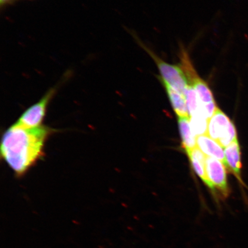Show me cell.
Returning <instances> with one entry per match:
<instances>
[{
  "mask_svg": "<svg viewBox=\"0 0 248 248\" xmlns=\"http://www.w3.org/2000/svg\"><path fill=\"white\" fill-rule=\"evenodd\" d=\"M190 126L195 136L204 135L207 133L209 120L202 114H197L191 117Z\"/></svg>",
  "mask_w": 248,
  "mask_h": 248,
  "instance_id": "4fadbf2b",
  "label": "cell"
},
{
  "mask_svg": "<svg viewBox=\"0 0 248 248\" xmlns=\"http://www.w3.org/2000/svg\"><path fill=\"white\" fill-rule=\"evenodd\" d=\"M207 135L225 148L238 139L233 123L218 108L209 120Z\"/></svg>",
  "mask_w": 248,
  "mask_h": 248,
  "instance_id": "277c9868",
  "label": "cell"
},
{
  "mask_svg": "<svg viewBox=\"0 0 248 248\" xmlns=\"http://www.w3.org/2000/svg\"><path fill=\"white\" fill-rule=\"evenodd\" d=\"M187 153L189 159L190 160L192 166H193L195 172L202 180L204 184L207 186L209 188L213 191V188L210 184L206 175L205 161L206 156L199 148L195 147L192 150L186 151Z\"/></svg>",
  "mask_w": 248,
  "mask_h": 248,
  "instance_id": "9c48e42d",
  "label": "cell"
},
{
  "mask_svg": "<svg viewBox=\"0 0 248 248\" xmlns=\"http://www.w3.org/2000/svg\"><path fill=\"white\" fill-rule=\"evenodd\" d=\"M197 146L206 156L215 158L225 166V152L218 142L207 135L198 136Z\"/></svg>",
  "mask_w": 248,
  "mask_h": 248,
  "instance_id": "ba28073f",
  "label": "cell"
},
{
  "mask_svg": "<svg viewBox=\"0 0 248 248\" xmlns=\"http://www.w3.org/2000/svg\"><path fill=\"white\" fill-rule=\"evenodd\" d=\"M190 122L188 117H179L178 123L183 148L186 151L197 147L196 138L191 131Z\"/></svg>",
  "mask_w": 248,
  "mask_h": 248,
  "instance_id": "8fae6325",
  "label": "cell"
},
{
  "mask_svg": "<svg viewBox=\"0 0 248 248\" xmlns=\"http://www.w3.org/2000/svg\"><path fill=\"white\" fill-rule=\"evenodd\" d=\"M205 167L207 178L212 186L213 192L216 190L223 197H228L230 190L224 164L215 158L206 156Z\"/></svg>",
  "mask_w": 248,
  "mask_h": 248,
  "instance_id": "8992f818",
  "label": "cell"
},
{
  "mask_svg": "<svg viewBox=\"0 0 248 248\" xmlns=\"http://www.w3.org/2000/svg\"><path fill=\"white\" fill-rule=\"evenodd\" d=\"M165 88L167 94L175 112L179 117H188L185 96L177 90L164 82H160Z\"/></svg>",
  "mask_w": 248,
  "mask_h": 248,
  "instance_id": "30bf717a",
  "label": "cell"
},
{
  "mask_svg": "<svg viewBox=\"0 0 248 248\" xmlns=\"http://www.w3.org/2000/svg\"><path fill=\"white\" fill-rule=\"evenodd\" d=\"M140 45L153 58L159 71L160 76L158 78L160 82H164L172 88L177 90L185 96L188 82L187 79L179 65H173L167 63L155 53L151 49L147 47L143 43L139 41Z\"/></svg>",
  "mask_w": 248,
  "mask_h": 248,
  "instance_id": "3957f363",
  "label": "cell"
},
{
  "mask_svg": "<svg viewBox=\"0 0 248 248\" xmlns=\"http://www.w3.org/2000/svg\"><path fill=\"white\" fill-rule=\"evenodd\" d=\"M57 91L56 87L49 89L38 102L28 108L16 123L27 128L42 126L49 102Z\"/></svg>",
  "mask_w": 248,
  "mask_h": 248,
  "instance_id": "5b68a950",
  "label": "cell"
},
{
  "mask_svg": "<svg viewBox=\"0 0 248 248\" xmlns=\"http://www.w3.org/2000/svg\"><path fill=\"white\" fill-rule=\"evenodd\" d=\"M224 152L225 166L242 182L241 150L238 139L226 147Z\"/></svg>",
  "mask_w": 248,
  "mask_h": 248,
  "instance_id": "52a82bcc",
  "label": "cell"
},
{
  "mask_svg": "<svg viewBox=\"0 0 248 248\" xmlns=\"http://www.w3.org/2000/svg\"><path fill=\"white\" fill-rule=\"evenodd\" d=\"M54 132L45 125L27 128L15 123L2 136V159L16 176H23L44 156L46 140Z\"/></svg>",
  "mask_w": 248,
  "mask_h": 248,
  "instance_id": "6da1fadb",
  "label": "cell"
},
{
  "mask_svg": "<svg viewBox=\"0 0 248 248\" xmlns=\"http://www.w3.org/2000/svg\"><path fill=\"white\" fill-rule=\"evenodd\" d=\"M179 57V66L185 74L187 82L194 87L201 103L202 113L207 120L215 114L217 108L213 93L206 81L197 73L192 62L188 51L181 46Z\"/></svg>",
  "mask_w": 248,
  "mask_h": 248,
  "instance_id": "7a4b0ae2",
  "label": "cell"
},
{
  "mask_svg": "<svg viewBox=\"0 0 248 248\" xmlns=\"http://www.w3.org/2000/svg\"><path fill=\"white\" fill-rule=\"evenodd\" d=\"M185 97L189 116L192 117L197 114L203 115L202 113L201 103L197 93L194 87L189 83L186 89Z\"/></svg>",
  "mask_w": 248,
  "mask_h": 248,
  "instance_id": "7c38bea8",
  "label": "cell"
},
{
  "mask_svg": "<svg viewBox=\"0 0 248 248\" xmlns=\"http://www.w3.org/2000/svg\"><path fill=\"white\" fill-rule=\"evenodd\" d=\"M12 1H13V0H0L1 5H4L9 4V3Z\"/></svg>",
  "mask_w": 248,
  "mask_h": 248,
  "instance_id": "5bb4252c",
  "label": "cell"
}]
</instances>
